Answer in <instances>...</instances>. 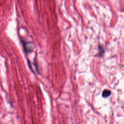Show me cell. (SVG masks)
Instances as JSON below:
<instances>
[{
	"instance_id": "obj_3",
	"label": "cell",
	"mask_w": 124,
	"mask_h": 124,
	"mask_svg": "<svg viewBox=\"0 0 124 124\" xmlns=\"http://www.w3.org/2000/svg\"><path fill=\"white\" fill-rule=\"evenodd\" d=\"M98 49H99V54L100 56H102L104 54V48L100 46H98Z\"/></svg>"
},
{
	"instance_id": "obj_1",
	"label": "cell",
	"mask_w": 124,
	"mask_h": 124,
	"mask_svg": "<svg viewBox=\"0 0 124 124\" xmlns=\"http://www.w3.org/2000/svg\"><path fill=\"white\" fill-rule=\"evenodd\" d=\"M20 40L22 45L23 49L26 53H29L31 52L32 51V48L30 45V42H28L27 40H26L23 37H20Z\"/></svg>"
},
{
	"instance_id": "obj_2",
	"label": "cell",
	"mask_w": 124,
	"mask_h": 124,
	"mask_svg": "<svg viewBox=\"0 0 124 124\" xmlns=\"http://www.w3.org/2000/svg\"><path fill=\"white\" fill-rule=\"evenodd\" d=\"M111 94V92L109 90H104L102 92V97L104 98H107L110 96Z\"/></svg>"
}]
</instances>
